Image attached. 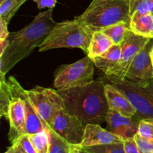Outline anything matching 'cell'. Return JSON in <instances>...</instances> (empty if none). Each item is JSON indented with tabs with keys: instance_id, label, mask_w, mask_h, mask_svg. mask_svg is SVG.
<instances>
[{
	"instance_id": "1",
	"label": "cell",
	"mask_w": 153,
	"mask_h": 153,
	"mask_svg": "<svg viewBox=\"0 0 153 153\" xmlns=\"http://www.w3.org/2000/svg\"><path fill=\"white\" fill-rule=\"evenodd\" d=\"M53 9L40 12L34 20L17 31L9 34V45L0 56V74L5 76L19 61L26 58L44 42L57 22L52 17Z\"/></svg>"
},
{
	"instance_id": "2",
	"label": "cell",
	"mask_w": 153,
	"mask_h": 153,
	"mask_svg": "<svg viewBox=\"0 0 153 153\" xmlns=\"http://www.w3.org/2000/svg\"><path fill=\"white\" fill-rule=\"evenodd\" d=\"M58 91L64 99L66 110L86 125L105 121L109 108L102 79L85 86Z\"/></svg>"
},
{
	"instance_id": "3",
	"label": "cell",
	"mask_w": 153,
	"mask_h": 153,
	"mask_svg": "<svg viewBox=\"0 0 153 153\" xmlns=\"http://www.w3.org/2000/svg\"><path fill=\"white\" fill-rule=\"evenodd\" d=\"M76 19L92 33L120 22L130 23L129 0H93Z\"/></svg>"
},
{
	"instance_id": "4",
	"label": "cell",
	"mask_w": 153,
	"mask_h": 153,
	"mask_svg": "<svg viewBox=\"0 0 153 153\" xmlns=\"http://www.w3.org/2000/svg\"><path fill=\"white\" fill-rule=\"evenodd\" d=\"M93 33L75 18L73 20L57 22L49 31L38 51L46 52L60 48H78L88 54Z\"/></svg>"
},
{
	"instance_id": "5",
	"label": "cell",
	"mask_w": 153,
	"mask_h": 153,
	"mask_svg": "<svg viewBox=\"0 0 153 153\" xmlns=\"http://www.w3.org/2000/svg\"><path fill=\"white\" fill-rule=\"evenodd\" d=\"M94 67L88 55L73 64L60 66L55 73L54 88L61 91L89 85L94 81Z\"/></svg>"
},
{
	"instance_id": "6",
	"label": "cell",
	"mask_w": 153,
	"mask_h": 153,
	"mask_svg": "<svg viewBox=\"0 0 153 153\" xmlns=\"http://www.w3.org/2000/svg\"><path fill=\"white\" fill-rule=\"evenodd\" d=\"M103 82L111 84L122 91L137 110L133 117L139 121L146 118H153V98L146 88L140 87L128 79H120L114 76H105Z\"/></svg>"
},
{
	"instance_id": "7",
	"label": "cell",
	"mask_w": 153,
	"mask_h": 153,
	"mask_svg": "<svg viewBox=\"0 0 153 153\" xmlns=\"http://www.w3.org/2000/svg\"><path fill=\"white\" fill-rule=\"evenodd\" d=\"M39 117L48 129L57 115L66 109L64 99L58 91L37 86L27 91Z\"/></svg>"
},
{
	"instance_id": "8",
	"label": "cell",
	"mask_w": 153,
	"mask_h": 153,
	"mask_svg": "<svg viewBox=\"0 0 153 153\" xmlns=\"http://www.w3.org/2000/svg\"><path fill=\"white\" fill-rule=\"evenodd\" d=\"M85 126L83 121L64 109L57 115L48 129L52 130L70 144L79 146L83 139Z\"/></svg>"
},
{
	"instance_id": "9",
	"label": "cell",
	"mask_w": 153,
	"mask_h": 153,
	"mask_svg": "<svg viewBox=\"0 0 153 153\" xmlns=\"http://www.w3.org/2000/svg\"><path fill=\"white\" fill-rule=\"evenodd\" d=\"M151 40V38L137 35L129 30L126 34L123 41L121 43L122 56L119 64L109 76L125 79L126 75L136 55L144 48Z\"/></svg>"
},
{
	"instance_id": "10",
	"label": "cell",
	"mask_w": 153,
	"mask_h": 153,
	"mask_svg": "<svg viewBox=\"0 0 153 153\" xmlns=\"http://www.w3.org/2000/svg\"><path fill=\"white\" fill-rule=\"evenodd\" d=\"M153 46V39L136 55L130 64L126 79L140 87H146L153 80V66L150 51Z\"/></svg>"
},
{
	"instance_id": "11",
	"label": "cell",
	"mask_w": 153,
	"mask_h": 153,
	"mask_svg": "<svg viewBox=\"0 0 153 153\" xmlns=\"http://www.w3.org/2000/svg\"><path fill=\"white\" fill-rule=\"evenodd\" d=\"M10 92L11 100L9 104L7 120L10 125L8 140L11 144H13L25 135L27 111L25 102L22 97L12 90Z\"/></svg>"
},
{
	"instance_id": "12",
	"label": "cell",
	"mask_w": 153,
	"mask_h": 153,
	"mask_svg": "<svg viewBox=\"0 0 153 153\" xmlns=\"http://www.w3.org/2000/svg\"><path fill=\"white\" fill-rule=\"evenodd\" d=\"M7 82H8L10 90L14 91L19 97H22V99L25 102L27 111L25 134L31 135V134H36V133H38L40 131L46 129L43 121L39 117L34 105L31 102L26 90L24 89L19 85L18 81L13 76H10L8 78Z\"/></svg>"
},
{
	"instance_id": "13",
	"label": "cell",
	"mask_w": 153,
	"mask_h": 153,
	"mask_svg": "<svg viewBox=\"0 0 153 153\" xmlns=\"http://www.w3.org/2000/svg\"><path fill=\"white\" fill-rule=\"evenodd\" d=\"M105 122L110 131L123 140L133 137L137 133L140 121L134 117H128L116 111L109 109Z\"/></svg>"
},
{
	"instance_id": "14",
	"label": "cell",
	"mask_w": 153,
	"mask_h": 153,
	"mask_svg": "<svg viewBox=\"0 0 153 153\" xmlns=\"http://www.w3.org/2000/svg\"><path fill=\"white\" fill-rule=\"evenodd\" d=\"M124 140L109 130L102 128L99 124L88 123L85 126L84 137L79 146L82 148L98 145L121 143Z\"/></svg>"
},
{
	"instance_id": "15",
	"label": "cell",
	"mask_w": 153,
	"mask_h": 153,
	"mask_svg": "<svg viewBox=\"0 0 153 153\" xmlns=\"http://www.w3.org/2000/svg\"><path fill=\"white\" fill-rule=\"evenodd\" d=\"M105 94L109 109L128 117H132L136 114L137 110L128 97L116 87L108 82L105 83Z\"/></svg>"
},
{
	"instance_id": "16",
	"label": "cell",
	"mask_w": 153,
	"mask_h": 153,
	"mask_svg": "<svg viewBox=\"0 0 153 153\" xmlns=\"http://www.w3.org/2000/svg\"><path fill=\"white\" fill-rule=\"evenodd\" d=\"M121 56H122L121 45L114 44L104 54L92 60L97 68L103 72L105 76H109L111 75L112 72L119 64Z\"/></svg>"
},
{
	"instance_id": "17",
	"label": "cell",
	"mask_w": 153,
	"mask_h": 153,
	"mask_svg": "<svg viewBox=\"0 0 153 153\" xmlns=\"http://www.w3.org/2000/svg\"><path fill=\"white\" fill-rule=\"evenodd\" d=\"M130 30L137 35L153 39V15L151 13H133Z\"/></svg>"
},
{
	"instance_id": "18",
	"label": "cell",
	"mask_w": 153,
	"mask_h": 153,
	"mask_svg": "<svg viewBox=\"0 0 153 153\" xmlns=\"http://www.w3.org/2000/svg\"><path fill=\"white\" fill-rule=\"evenodd\" d=\"M114 45L113 41L108 36L102 31H97L93 33L87 55L94 59L109 50Z\"/></svg>"
},
{
	"instance_id": "19",
	"label": "cell",
	"mask_w": 153,
	"mask_h": 153,
	"mask_svg": "<svg viewBox=\"0 0 153 153\" xmlns=\"http://www.w3.org/2000/svg\"><path fill=\"white\" fill-rule=\"evenodd\" d=\"M129 30L130 23L126 22H120L105 27L101 31L111 39L114 44L120 45L123 41L126 34Z\"/></svg>"
},
{
	"instance_id": "20",
	"label": "cell",
	"mask_w": 153,
	"mask_h": 153,
	"mask_svg": "<svg viewBox=\"0 0 153 153\" xmlns=\"http://www.w3.org/2000/svg\"><path fill=\"white\" fill-rule=\"evenodd\" d=\"M11 100V92L10 86L6 81L4 75L0 74V115L7 119V111Z\"/></svg>"
},
{
	"instance_id": "21",
	"label": "cell",
	"mask_w": 153,
	"mask_h": 153,
	"mask_svg": "<svg viewBox=\"0 0 153 153\" xmlns=\"http://www.w3.org/2000/svg\"><path fill=\"white\" fill-rule=\"evenodd\" d=\"M30 141L37 153H49L50 146V135L48 129L28 135Z\"/></svg>"
},
{
	"instance_id": "22",
	"label": "cell",
	"mask_w": 153,
	"mask_h": 153,
	"mask_svg": "<svg viewBox=\"0 0 153 153\" xmlns=\"http://www.w3.org/2000/svg\"><path fill=\"white\" fill-rule=\"evenodd\" d=\"M50 135V146L49 153H70L72 145L64 139L54 132L52 130L48 129Z\"/></svg>"
},
{
	"instance_id": "23",
	"label": "cell",
	"mask_w": 153,
	"mask_h": 153,
	"mask_svg": "<svg viewBox=\"0 0 153 153\" xmlns=\"http://www.w3.org/2000/svg\"><path fill=\"white\" fill-rule=\"evenodd\" d=\"M90 153H126L123 142L83 148Z\"/></svg>"
},
{
	"instance_id": "24",
	"label": "cell",
	"mask_w": 153,
	"mask_h": 153,
	"mask_svg": "<svg viewBox=\"0 0 153 153\" xmlns=\"http://www.w3.org/2000/svg\"><path fill=\"white\" fill-rule=\"evenodd\" d=\"M130 15L134 13H150L153 7V0H129Z\"/></svg>"
},
{
	"instance_id": "25",
	"label": "cell",
	"mask_w": 153,
	"mask_h": 153,
	"mask_svg": "<svg viewBox=\"0 0 153 153\" xmlns=\"http://www.w3.org/2000/svg\"><path fill=\"white\" fill-rule=\"evenodd\" d=\"M137 134L145 138L153 140V118H146L140 120Z\"/></svg>"
},
{
	"instance_id": "26",
	"label": "cell",
	"mask_w": 153,
	"mask_h": 153,
	"mask_svg": "<svg viewBox=\"0 0 153 153\" xmlns=\"http://www.w3.org/2000/svg\"><path fill=\"white\" fill-rule=\"evenodd\" d=\"M135 143L141 153H153V140L145 138L138 134L134 136Z\"/></svg>"
},
{
	"instance_id": "27",
	"label": "cell",
	"mask_w": 153,
	"mask_h": 153,
	"mask_svg": "<svg viewBox=\"0 0 153 153\" xmlns=\"http://www.w3.org/2000/svg\"><path fill=\"white\" fill-rule=\"evenodd\" d=\"M16 0H4L0 3V17L4 18L13 8Z\"/></svg>"
},
{
	"instance_id": "28",
	"label": "cell",
	"mask_w": 153,
	"mask_h": 153,
	"mask_svg": "<svg viewBox=\"0 0 153 153\" xmlns=\"http://www.w3.org/2000/svg\"><path fill=\"white\" fill-rule=\"evenodd\" d=\"M17 142L22 146V147L23 148V149L26 153H37L33 146L31 142L30 141L28 135H27V134H25L22 137H21Z\"/></svg>"
},
{
	"instance_id": "29",
	"label": "cell",
	"mask_w": 153,
	"mask_h": 153,
	"mask_svg": "<svg viewBox=\"0 0 153 153\" xmlns=\"http://www.w3.org/2000/svg\"><path fill=\"white\" fill-rule=\"evenodd\" d=\"M123 144L126 153H141L136 144L134 137L124 140Z\"/></svg>"
},
{
	"instance_id": "30",
	"label": "cell",
	"mask_w": 153,
	"mask_h": 153,
	"mask_svg": "<svg viewBox=\"0 0 153 153\" xmlns=\"http://www.w3.org/2000/svg\"><path fill=\"white\" fill-rule=\"evenodd\" d=\"M33 1L37 4L39 10H42L46 7L53 9L58 0H33Z\"/></svg>"
},
{
	"instance_id": "31",
	"label": "cell",
	"mask_w": 153,
	"mask_h": 153,
	"mask_svg": "<svg viewBox=\"0 0 153 153\" xmlns=\"http://www.w3.org/2000/svg\"><path fill=\"white\" fill-rule=\"evenodd\" d=\"M8 22L2 17H0V40H5L9 36L10 32L7 30Z\"/></svg>"
},
{
	"instance_id": "32",
	"label": "cell",
	"mask_w": 153,
	"mask_h": 153,
	"mask_svg": "<svg viewBox=\"0 0 153 153\" xmlns=\"http://www.w3.org/2000/svg\"><path fill=\"white\" fill-rule=\"evenodd\" d=\"M27 0H16V1H15V4H14V7H13V8L12 9L11 11L10 12V13H9V14L7 15L6 17H4V19H5V20L9 23L10 20L12 19V17L14 16L15 13L17 12V10H19V8L21 7V5H22V4H23Z\"/></svg>"
},
{
	"instance_id": "33",
	"label": "cell",
	"mask_w": 153,
	"mask_h": 153,
	"mask_svg": "<svg viewBox=\"0 0 153 153\" xmlns=\"http://www.w3.org/2000/svg\"><path fill=\"white\" fill-rule=\"evenodd\" d=\"M9 45V40L8 38H6L5 40H0V56L4 53L5 49Z\"/></svg>"
},
{
	"instance_id": "34",
	"label": "cell",
	"mask_w": 153,
	"mask_h": 153,
	"mask_svg": "<svg viewBox=\"0 0 153 153\" xmlns=\"http://www.w3.org/2000/svg\"><path fill=\"white\" fill-rule=\"evenodd\" d=\"M11 145H13V153H26L23 149V148L22 147V146L18 142Z\"/></svg>"
},
{
	"instance_id": "35",
	"label": "cell",
	"mask_w": 153,
	"mask_h": 153,
	"mask_svg": "<svg viewBox=\"0 0 153 153\" xmlns=\"http://www.w3.org/2000/svg\"><path fill=\"white\" fill-rule=\"evenodd\" d=\"M72 152L73 153H90L83 148L75 145H72Z\"/></svg>"
},
{
	"instance_id": "36",
	"label": "cell",
	"mask_w": 153,
	"mask_h": 153,
	"mask_svg": "<svg viewBox=\"0 0 153 153\" xmlns=\"http://www.w3.org/2000/svg\"><path fill=\"white\" fill-rule=\"evenodd\" d=\"M144 88H146V89L147 90L148 92L149 93V94L151 95V97L153 98V80L152 81V82H150V83H149L147 86L144 87Z\"/></svg>"
},
{
	"instance_id": "37",
	"label": "cell",
	"mask_w": 153,
	"mask_h": 153,
	"mask_svg": "<svg viewBox=\"0 0 153 153\" xmlns=\"http://www.w3.org/2000/svg\"><path fill=\"white\" fill-rule=\"evenodd\" d=\"M4 153H13V145H11V146L7 149V150Z\"/></svg>"
},
{
	"instance_id": "38",
	"label": "cell",
	"mask_w": 153,
	"mask_h": 153,
	"mask_svg": "<svg viewBox=\"0 0 153 153\" xmlns=\"http://www.w3.org/2000/svg\"><path fill=\"white\" fill-rule=\"evenodd\" d=\"M150 58H151V61H152V66H153V46H152V49H151V51H150Z\"/></svg>"
},
{
	"instance_id": "39",
	"label": "cell",
	"mask_w": 153,
	"mask_h": 153,
	"mask_svg": "<svg viewBox=\"0 0 153 153\" xmlns=\"http://www.w3.org/2000/svg\"><path fill=\"white\" fill-rule=\"evenodd\" d=\"M151 13H152V14L153 15V7H152V10H151V12H150Z\"/></svg>"
},
{
	"instance_id": "40",
	"label": "cell",
	"mask_w": 153,
	"mask_h": 153,
	"mask_svg": "<svg viewBox=\"0 0 153 153\" xmlns=\"http://www.w3.org/2000/svg\"><path fill=\"white\" fill-rule=\"evenodd\" d=\"M3 1H4V0H0V3H1V2H2Z\"/></svg>"
},
{
	"instance_id": "41",
	"label": "cell",
	"mask_w": 153,
	"mask_h": 153,
	"mask_svg": "<svg viewBox=\"0 0 153 153\" xmlns=\"http://www.w3.org/2000/svg\"><path fill=\"white\" fill-rule=\"evenodd\" d=\"M70 153H73V152H72V150H71V152H70Z\"/></svg>"
}]
</instances>
